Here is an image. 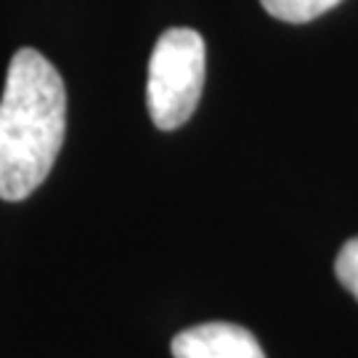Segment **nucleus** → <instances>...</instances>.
I'll return each mask as SVG.
<instances>
[{"instance_id":"2","label":"nucleus","mask_w":358,"mask_h":358,"mask_svg":"<svg viewBox=\"0 0 358 358\" xmlns=\"http://www.w3.org/2000/svg\"><path fill=\"white\" fill-rule=\"evenodd\" d=\"M205 85V40L189 27H173L159 35L149 59L146 106L159 130L189 122Z\"/></svg>"},{"instance_id":"1","label":"nucleus","mask_w":358,"mask_h":358,"mask_svg":"<svg viewBox=\"0 0 358 358\" xmlns=\"http://www.w3.org/2000/svg\"><path fill=\"white\" fill-rule=\"evenodd\" d=\"M66 133L59 69L35 48L13 53L0 99V199L22 202L48 178Z\"/></svg>"},{"instance_id":"4","label":"nucleus","mask_w":358,"mask_h":358,"mask_svg":"<svg viewBox=\"0 0 358 358\" xmlns=\"http://www.w3.org/2000/svg\"><path fill=\"white\" fill-rule=\"evenodd\" d=\"M343 0H260V6L273 16L289 24H306L319 19L321 13H327Z\"/></svg>"},{"instance_id":"5","label":"nucleus","mask_w":358,"mask_h":358,"mask_svg":"<svg viewBox=\"0 0 358 358\" xmlns=\"http://www.w3.org/2000/svg\"><path fill=\"white\" fill-rule=\"evenodd\" d=\"M334 273H337L340 284L358 300V236L343 244V250L337 252Z\"/></svg>"},{"instance_id":"3","label":"nucleus","mask_w":358,"mask_h":358,"mask_svg":"<svg viewBox=\"0 0 358 358\" xmlns=\"http://www.w3.org/2000/svg\"><path fill=\"white\" fill-rule=\"evenodd\" d=\"M173 358H266L255 334L236 324L210 321L173 337Z\"/></svg>"}]
</instances>
